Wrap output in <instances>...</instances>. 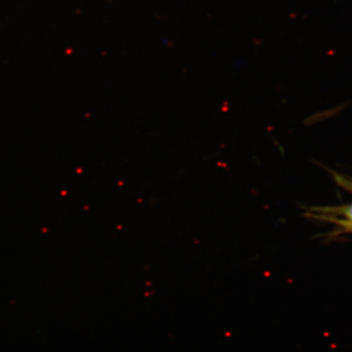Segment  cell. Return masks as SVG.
<instances>
[{
	"label": "cell",
	"instance_id": "6da1fadb",
	"mask_svg": "<svg viewBox=\"0 0 352 352\" xmlns=\"http://www.w3.org/2000/svg\"><path fill=\"white\" fill-rule=\"evenodd\" d=\"M344 215L346 216L348 221H352V205H350L344 209Z\"/></svg>",
	"mask_w": 352,
	"mask_h": 352
},
{
	"label": "cell",
	"instance_id": "7a4b0ae2",
	"mask_svg": "<svg viewBox=\"0 0 352 352\" xmlns=\"http://www.w3.org/2000/svg\"><path fill=\"white\" fill-rule=\"evenodd\" d=\"M343 224L345 225V226H347V227H349V228L352 230V221H345V222H343Z\"/></svg>",
	"mask_w": 352,
	"mask_h": 352
}]
</instances>
